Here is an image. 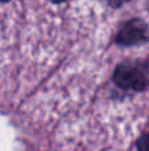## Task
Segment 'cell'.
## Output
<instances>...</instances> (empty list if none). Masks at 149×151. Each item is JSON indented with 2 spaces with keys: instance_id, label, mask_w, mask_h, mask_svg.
<instances>
[{
  "instance_id": "cell-1",
  "label": "cell",
  "mask_w": 149,
  "mask_h": 151,
  "mask_svg": "<svg viewBox=\"0 0 149 151\" xmlns=\"http://www.w3.org/2000/svg\"><path fill=\"white\" fill-rule=\"evenodd\" d=\"M114 80L119 88L124 89V90L135 91L144 90L149 83L145 72L136 64L119 65L115 70V74H114Z\"/></svg>"
},
{
  "instance_id": "cell-2",
  "label": "cell",
  "mask_w": 149,
  "mask_h": 151,
  "mask_svg": "<svg viewBox=\"0 0 149 151\" xmlns=\"http://www.w3.org/2000/svg\"><path fill=\"white\" fill-rule=\"evenodd\" d=\"M144 39L145 25L140 20H132L124 24L116 36V41L121 45H133Z\"/></svg>"
},
{
  "instance_id": "cell-3",
  "label": "cell",
  "mask_w": 149,
  "mask_h": 151,
  "mask_svg": "<svg viewBox=\"0 0 149 151\" xmlns=\"http://www.w3.org/2000/svg\"><path fill=\"white\" fill-rule=\"evenodd\" d=\"M139 147H140L139 151H149V137L141 139L139 142Z\"/></svg>"
}]
</instances>
